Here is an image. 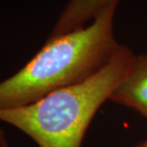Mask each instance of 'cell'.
Instances as JSON below:
<instances>
[{
	"label": "cell",
	"instance_id": "cell-6",
	"mask_svg": "<svg viewBox=\"0 0 147 147\" xmlns=\"http://www.w3.org/2000/svg\"><path fill=\"white\" fill-rule=\"evenodd\" d=\"M136 147H147V139L144 140V142H142V143H140L139 145L136 146Z\"/></svg>",
	"mask_w": 147,
	"mask_h": 147
},
{
	"label": "cell",
	"instance_id": "cell-3",
	"mask_svg": "<svg viewBox=\"0 0 147 147\" xmlns=\"http://www.w3.org/2000/svg\"><path fill=\"white\" fill-rule=\"evenodd\" d=\"M109 100L135 109L147 119V54L136 56L130 70Z\"/></svg>",
	"mask_w": 147,
	"mask_h": 147
},
{
	"label": "cell",
	"instance_id": "cell-5",
	"mask_svg": "<svg viewBox=\"0 0 147 147\" xmlns=\"http://www.w3.org/2000/svg\"><path fill=\"white\" fill-rule=\"evenodd\" d=\"M0 147H9V144L6 140V138L3 131L0 130Z\"/></svg>",
	"mask_w": 147,
	"mask_h": 147
},
{
	"label": "cell",
	"instance_id": "cell-1",
	"mask_svg": "<svg viewBox=\"0 0 147 147\" xmlns=\"http://www.w3.org/2000/svg\"><path fill=\"white\" fill-rule=\"evenodd\" d=\"M119 1L106 5L88 26L49 36L20 70L0 82V109L30 105L105 67L121 46L113 34Z\"/></svg>",
	"mask_w": 147,
	"mask_h": 147
},
{
	"label": "cell",
	"instance_id": "cell-4",
	"mask_svg": "<svg viewBox=\"0 0 147 147\" xmlns=\"http://www.w3.org/2000/svg\"><path fill=\"white\" fill-rule=\"evenodd\" d=\"M113 0H70L62 12L51 36L59 35L86 26Z\"/></svg>",
	"mask_w": 147,
	"mask_h": 147
},
{
	"label": "cell",
	"instance_id": "cell-2",
	"mask_svg": "<svg viewBox=\"0 0 147 147\" xmlns=\"http://www.w3.org/2000/svg\"><path fill=\"white\" fill-rule=\"evenodd\" d=\"M136 56L120 46L107 64L80 83L30 105L0 109V121L27 134L39 147H81L90 121L130 70Z\"/></svg>",
	"mask_w": 147,
	"mask_h": 147
}]
</instances>
